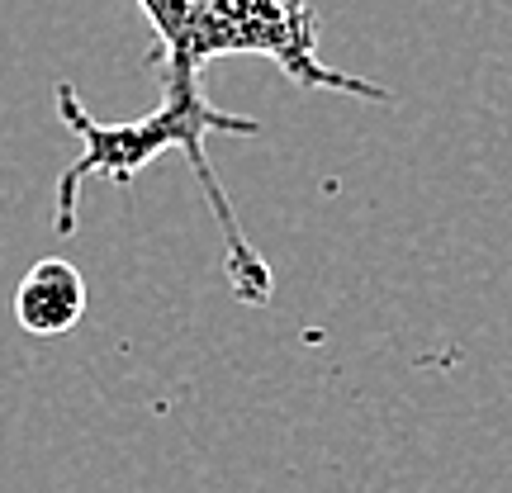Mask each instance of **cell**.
<instances>
[{"label": "cell", "instance_id": "obj_2", "mask_svg": "<svg viewBox=\"0 0 512 493\" xmlns=\"http://www.w3.org/2000/svg\"><path fill=\"white\" fill-rule=\"evenodd\" d=\"M86 318V280L72 261L43 256L15 285V323L29 337H62Z\"/></svg>", "mask_w": 512, "mask_h": 493}, {"label": "cell", "instance_id": "obj_1", "mask_svg": "<svg viewBox=\"0 0 512 493\" xmlns=\"http://www.w3.org/2000/svg\"><path fill=\"white\" fill-rule=\"evenodd\" d=\"M138 10L147 15L152 38H157L152 72L162 81V95L143 119L100 124V119L86 114L81 95L67 81L57 86V114L81 138L76 162L57 181V233L62 238L76 233V204H81V185L86 181L105 176L114 185H128L157 157L181 152L223 233L228 285H233L242 304L261 309L271 299V266L247 242L238 209H233L219 171L204 152L214 133L256 138L261 124L242 119V114H223L204 95V67L219 62V57H266L304 91H337L356 95V100H375V105H384L389 91L366 81V76L337 72V67L323 62V53H318V15H313L309 0H138Z\"/></svg>", "mask_w": 512, "mask_h": 493}]
</instances>
